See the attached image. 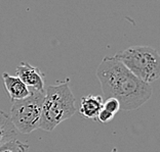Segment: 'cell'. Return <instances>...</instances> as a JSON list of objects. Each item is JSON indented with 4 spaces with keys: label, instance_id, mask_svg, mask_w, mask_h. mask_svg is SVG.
Returning <instances> with one entry per match:
<instances>
[{
    "label": "cell",
    "instance_id": "8992f818",
    "mask_svg": "<svg viewBox=\"0 0 160 152\" xmlns=\"http://www.w3.org/2000/svg\"><path fill=\"white\" fill-rule=\"evenodd\" d=\"M3 83H4L5 89L10 97V100L16 101L24 99L30 95V89L21 81V79L17 76H12L8 73L2 74Z\"/></svg>",
    "mask_w": 160,
    "mask_h": 152
},
{
    "label": "cell",
    "instance_id": "52a82bcc",
    "mask_svg": "<svg viewBox=\"0 0 160 152\" xmlns=\"http://www.w3.org/2000/svg\"><path fill=\"white\" fill-rule=\"evenodd\" d=\"M104 100L100 95H87L81 98L80 114L86 118H97L98 114L103 109Z\"/></svg>",
    "mask_w": 160,
    "mask_h": 152
},
{
    "label": "cell",
    "instance_id": "ba28073f",
    "mask_svg": "<svg viewBox=\"0 0 160 152\" xmlns=\"http://www.w3.org/2000/svg\"><path fill=\"white\" fill-rule=\"evenodd\" d=\"M18 130L14 128L8 114L0 110V146L16 139Z\"/></svg>",
    "mask_w": 160,
    "mask_h": 152
},
{
    "label": "cell",
    "instance_id": "9c48e42d",
    "mask_svg": "<svg viewBox=\"0 0 160 152\" xmlns=\"http://www.w3.org/2000/svg\"><path fill=\"white\" fill-rule=\"evenodd\" d=\"M0 152H30V147L20 140L13 139L0 146Z\"/></svg>",
    "mask_w": 160,
    "mask_h": 152
},
{
    "label": "cell",
    "instance_id": "7a4b0ae2",
    "mask_svg": "<svg viewBox=\"0 0 160 152\" xmlns=\"http://www.w3.org/2000/svg\"><path fill=\"white\" fill-rule=\"evenodd\" d=\"M75 113V97L69 86V80L58 85H50L45 89L39 129L52 132Z\"/></svg>",
    "mask_w": 160,
    "mask_h": 152
},
{
    "label": "cell",
    "instance_id": "277c9868",
    "mask_svg": "<svg viewBox=\"0 0 160 152\" xmlns=\"http://www.w3.org/2000/svg\"><path fill=\"white\" fill-rule=\"evenodd\" d=\"M44 97L45 91L30 89L28 97L12 101L9 117L18 131L30 134L39 128Z\"/></svg>",
    "mask_w": 160,
    "mask_h": 152
},
{
    "label": "cell",
    "instance_id": "30bf717a",
    "mask_svg": "<svg viewBox=\"0 0 160 152\" xmlns=\"http://www.w3.org/2000/svg\"><path fill=\"white\" fill-rule=\"evenodd\" d=\"M103 108H104V109L108 110L109 113L116 114L120 110V103L116 98L110 97V98H107L106 100L104 101Z\"/></svg>",
    "mask_w": 160,
    "mask_h": 152
},
{
    "label": "cell",
    "instance_id": "8fae6325",
    "mask_svg": "<svg viewBox=\"0 0 160 152\" xmlns=\"http://www.w3.org/2000/svg\"><path fill=\"white\" fill-rule=\"evenodd\" d=\"M114 117H115V114L109 113L108 110L104 109V108H103V109L100 111V113L98 114L97 118L99 119V122H102V124H107V122H111L112 119L114 118Z\"/></svg>",
    "mask_w": 160,
    "mask_h": 152
},
{
    "label": "cell",
    "instance_id": "5b68a950",
    "mask_svg": "<svg viewBox=\"0 0 160 152\" xmlns=\"http://www.w3.org/2000/svg\"><path fill=\"white\" fill-rule=\"evenodd\" d=\"M17 77H19L29 89L45 91L44 75L38 67H32L28 62H21L17 67Z\"/></svg>",
    "mask_w": 160,
    "mask_h": 152
},
{
    "label": "cell",
    "instance_id": "6da1fadb",
    "mask_svg": "<svg viewBox=\"0 0 160 152\" xmlns=\"http://www.w3.org/2000/svg\"><path fill=\"white\" fill-rule=\"evenodd\" d=\"M97 77L104 97L116 98L122 110L138 109L152 96L150 84L134 76L115 56L104 57L97 68Z\"/></svg>",
    "mask_w": 160,
    "mask_h": 152
},
{
    "label": "cell",
    "instance_id": "3957f363",
    "mask_svg": "<svg viewBox=\"0 0 160 152\" xmlns=\"http://www.w3.org/2000/svg\"><path fill=\"white\" fill-rule=\"evenodd\" d=\"M115 58L145 83L160 78V53L151 46H132L117 53Z\"/></svg>",
    "mask_w": 160,
    "mask_h": 152
}]
</instances>
